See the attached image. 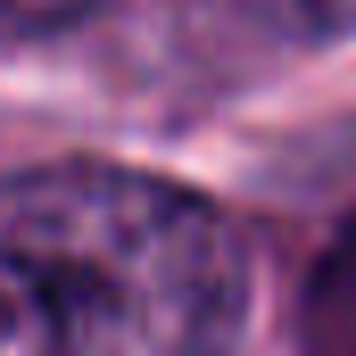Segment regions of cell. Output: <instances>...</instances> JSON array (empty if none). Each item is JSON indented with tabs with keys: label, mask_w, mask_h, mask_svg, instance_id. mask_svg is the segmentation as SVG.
<instances>
[{
	"label": "cell",
	"mask_w": 356,
	"mask_h": 356,
	"mask_svg": "<svg viewBox=\"0 0 356 356\" xmlns=\"http://www.w3.org/2000/svg\"><path fill=\"white\" fill-rule=\"evenodd\" d=\"M249 257L224 207L116 158L0 182V356H232Z\"/></svg>",
	"instance_id": "1"
},
{
	"label": "cell",
	"mask_w": 356,
	"mask_h": 356,
	"mask_svg": "<svg viewBox=\"0 0 356 356\" xmlns=\"http://www.w3.org/2000/svg\"><path fill=\"white\" fill-rule=\"evenodd\" d=\"M307 348L315 356H356V224L307 273Z\"/></svg>",
	"instance_id": "2"
},
{
	"label": "cell",
	"mask_w": 356,
	"mask_h": 356,
	"mask_svg": "<svg viewBox=\"0 0 356 356\" xmlns=\"http://www.w3.org/2000/svg\"><path fill=\"white\" fill-rule=\"evenodd\" d=\"M241 25H257L266 42L315 50V42H348L356 33V0H224Z\"/></svg>",
	"instance_id": "3"
},
{
	"label": "cell",
	"mask_w": 356,
	"mask_h": 356,
	"mask_svg": "<svg viewBox=\"0 0 356 356\" xmlns=\"http://www.w3.org/2000/svg\"><path fill=\"white\" fill-rule=\"evenodd\" d=\"M99 0H0V42H42V33H67L83 25Z\"/></svg>",
	"instance_id": "4"
}]
</instances>
